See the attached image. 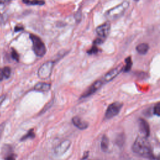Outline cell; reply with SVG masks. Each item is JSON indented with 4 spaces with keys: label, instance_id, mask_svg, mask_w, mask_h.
Returning a JSON list of instances; mask_svg holds the SVG:
<instances>
[{
    "label": "cell",
    "instance_id": "4",
    "mask_svg": "<svg viewBox=\"0 0 160 160\" xmlns=\"http://www.w3.org/2000/svg\"><path fill=\"white\" fill-rule=\"evenodd\" d=\"M55 62L52 61H48L43 64L38 71V75L40 78L45 79L50 77L54 67Z\"/></svg>",
    "mask_w": 160,
    "mask_h": 160
},
{
    "label": "cell",
    "instance_id": "13",
    "mask_svg": "<svg viewBox=\"0 0 160 160\" xmlns=\"http://www.w3.org/2000/svg\"><path fill=\"white\" fill-rule=\"evenodd\" d=\"M150 46L147 43H141L136 46V51L141 55L147 54L148 52Z\"/></svg>",
    "mask_w": 160,
    "mask_h": 160
},
{
    "label": "cell",
    "instance_id": "17",
    "mask_svg": "<svg viewBox=\"0 0 160 160\" xmlns=\"http://www.w3.org/2000/svg\"><path fill=\"white\" fill-rule=\"evenodd\" d=\"M35 137V134L34 133V130L33 129L29 130V132L27 133L26 135L23 136L22 138L21 139V141H25L29 138H34Z\"/></svg>",
    "mask_w": 160,
    "mask_h": 160
},
{
    "label": "cell",
    "instance_id": "6",
    "mask_svg": "<svg viewBox=\"0 0 160 160\" xmlns=\"http://www.w3.org/2000/svg\"><path fill=\"white\" fill-rule=\"evenodd\" d=\"M103 82L101 81V80H97V81L93 83L89 88L86 90V91L84 92V93L81 96V98H85L91 96V94L95 93L101 88V86L103 85Z\"/></svg>",
    "mask_w": 160,
    "mask_h": 160
},
{
    "label": "cell",
    "instance_id": "30",
    "mask_svg": "<svg viewBox=\"0 0 160 160\" xmlns=\"http://www.w3.org/2000/svg\"><path fill=\"white\" fill-rule=\"evenodd\" d=\"M134 1H139V0H134Z\"/></svg>",
    "mask_w": 160,
    "mask_h": 160
},
{
    "label": "cell",
    "instance_id": "29",
    "mask_svg": "<svg viewBox=\"0 0 160 160\" xmlns=\"http://www.w3.org/2000/svg\"><path fill=\"white\" fill-rule=\"evenodd\" d=\"M10 1V0H0V4H1V3H6L7 1Z\"/></svg>",
    "mask_w": 160,
    "mask_h": 160
},
{
    "label": "cell",
    "instance_id": "11",
    "mask_svg": "<svg viewBox=\"0 0 160 160\" xmlns=\"http://www.w3.org/2000/svg\"><path fill=\"white\" fill-rule=\"evenodd\" d=\"M72 122L73 124L79 129L83 130L88 127V123L82 120L81 118L78 117V116H75V117L73 118Z\"/></svg>",
    "mask_w": 160,
    "mask_h": 160
},
{
    "label": "cell",
    "instance_id": "14",
    "mask_svg": "<svg viewBox=\"0 0 160 160\" xmlns=\"http://www.w3.org/2000/svg\"><path fill=\"white\" fill-rule=\"evenodd\" d=\"M109 147V140L106 135H104L101 141V148L104 152H106Z\"/></svg>",
    "mask_w": 160,
    "mask_h": 160
},
{
    "label": "cell",
    "instance_id": "1",
    "mask_svg": "<svg viewBox=\"0 0 160 160\" xmlns=\"http://www.w3.org/2000/svg\"><path fill=\"white\" fill-rule=\"evenodd\" d=\"M132 150L135 153L143 158L150 160L155 159L150 143L147 140V138L138 137L133 145Z\"/></svg>",
    "mask_w": 160,
    "mask_h": 160
},
{
    "label": "cell",
    "instance_id": "15",
    "mask_svg": "<svg viewBox=\"0 0 160 160\" xmlns=\"http://www.w3.org/2000/svg\"><path fill=\"white\" fill-rule=\"evenodd\" d=\"M23 2L30 5H43L45 3L43 0H23Z\"/></svg>",
    "mask_w": 160,
    "mask_h": 160
},
{
    "label": "cell",
    "instance_id": "23",
    "mask_svg": "<svg viewBox=\"0 0 160 160\" xmlns=\"http://www.w3.org/2000/svg\"><path fill=\"white\" fill-rule=\"evenodd\" d=\"M4 128H5V123H4L0 124V139H1V137H2Z\"/></svg>",
    "mask_w": 160,
    "mask_h": 160
},
{
    "label": "cell",
    "instance_id": "19",
    "mask_svg": "<svg viewBox=\"0 0 160 160\" xmlns=\"http://www.w3.org/2000/svg\"><path fill=\"white\" fill-rule=\"evenodd\" d=\"M99 52V49L97 48L96 45H94V46L90 49L88 51V53L89 55H93V54H96L98 52Z\"/></svg>",
    "mask_w": 160,
    "mask_h": 160
},
{
    "label": "cell",
    "instance_id": "2",
    "mask_svg": "<svg viewBox=\"0 0 160 160\" xmlns=\"http://www.w3.org/2000/svg\"><path fill=\"white\" fill-rule=\"evenodd\" d=\"M129 3L127 1H123L114 8L108 10L105 13V18L109 21H114L120 18L128 8Z\"/></svg>",
    "mask_w": 160,
    "mask_h": 160
},
{
    "label": "cell",
    "instance_id": "18",
    "mask_svg": "<svg viewBox=\"0 0 160 160\" xmlns=\"http://www.w3.org/2000/svg\"><path fill=\"white\" fill-rule=\"evenodd\" d=\"M3 70V73L4 75V77H5L6 78H8L10 75H11V68L8 67H4L3 69H2Z\"/></svg>",
    "mask_w": 160,
    "mask_h": 160
},
{
    "label": "cell",
    "instance_id": "24",
    "mask_svg": "<svg viewBox=\"0 0 160 160\" xmlns=\"http://www.w3.org/2000/svg\"><path fill=\"white\" fill-rule=\"evenodd\" d=\"M103 41H104V40L103 39H101L100 38H96L95 40H94V44L95 45H100V44H101V43H103Z\"/></svg>",
    "mask_w": 160,
    "mask_h": 160
},
{
    "label": "cell",
    "instance_id": "20",
    "mask_svg": "<svg viewBox=\"0 0 160 160\" xmlns=\"http://www.w3.org/2000/svg\"><path fill=\"white\" fill-rule=\"evenodd\" d=\"M153 113L155 114H156L158 116H159L160 115V103H158L154 108Z\"/></svg>",
    "mask_w": 160,
    "mask_h": 160
},
{
    "label": "cell",
    "instance_id": "3",
    "mask_svg": "<svg viewBox=\"0 0 160 160\" xmlns=\"http://www.w3.org/2000/svg\"><path fill=\"white\" fill-rule=\"evenodd\" d=\"M30 38L33 43V49L35 55L38 57H43L46 54V48L45 45L38 36L31 34Z\"/></svg>",
    "mask_w": 160,
    "mask_h": 160
},
{
    "label": "cell",
    "instance_id": "28",
    "mask_svg": "<svg viewBox=\"0 0 160 160\" xmlns=\"http://www.w3.org/2000/svg\"><path fill=\"white\" fill-rule=\"evenodd\" d=\"M4 78V75L3 73L2 69H0V81H1Z\"/></svg>",
    "mask_w": 160,
    "mask_h": 160
},
{
    "label": "cell",
    "instance_id": "12",
    "mask_svg": "<svg viewBox=\"0 0 160 160\" xmlns=\"http://www.w3.org/2000/svg\"><path fill=\"white\" fill-rule=\"evenodd\" d=\"M51 84L46 83H38L34 86V90L41 91V92H46L48 91L51 89Z\"/></svg>",
    "mask_w": 160,
    "mask_h": 160
},
{
    "label": "cell",
    "instance_id": "26",
    "mask_svg": "<svg viewBox=\"0 0 160 160\" xmlns=\"http://www.w3.org/2000/svg\"><path fill=\"white\" fill-rule=\"evenodd\" d=\"M5 159L6 160H15V158H14V155H8V156H6Z\"/></svg>",
    "mask_w": 160,
    "mask_h": 160
},
{
    "label": "cell",
    "instance_id": "27",
    "mask_svg": "<svg viewBox=\"0 0 160 160\" xmlns=\"http://www.w3.org/2000/svg\"><path fill=\"white\" fill-rule=\"evenodd\" d=\"M23 30V27L21 26H16L15 27V29H14V31L17 32V31H21Z\"/></svg>",
    "mask_w": 160,
    "mask_h": 160
},
{
    "label": "cell",
    "instance_id": "25",
    "mask_svg": "<svg viewBox=\"0 0 160 160\" xmlns=\"http://www.w3.org/2000/svg\"><path fill=\"white\" fill-rule=\"evenodd\" d=\"M6 98V94H3V95L0 96V106L2 105V103L4 102V101L5 100Z\"/></svg>",
    "mask_w": 160,
    "mask_h": 160
},
{
    "label": "cell",
    "instance_id": "8",
    "mask_svg": "<svg viewBox=\"0 0 160 160\" xmlns=\"http://www.w3.org/2000/svg\"><path fill=\"white\" fill-rule=\"evenodd\" d=\"M138 126H139V130L141 135L144 138L149 137L150 135V128L148 122L143 119L140 118L138 120Z\"/></svg>",
    "mask_w": 160,
    "mask_h": 160
},
{
    "label": "cell",
    "instance_id": "7",
    "mask_svg": "<svg viewBox=\"0 0 160 160\" xmlns=\"http://www.w3.org/2000/svg\"><path fill=\"white\" fill-rule=\"evenodd\" d=\"M111 29V25L109 23H105L103 25L99 26L96 29V32L99 38L101 39H105L108 37L110 34Z\"/></svg>",
    "mask_w": 160,
    "mask_h": 160
},
{
    "label": "cell",
    "instance_id": "5",
    "mask_svg": "<svg viewBox=\"0 0 160 160\" xmlns=\"http://www.w3.org/2000/svg\"><path fill=\"white\" fill-rule=\"evenodd\" d=\"M123 107V104L120 102H114L109 105L105 113L106 119H111L118 115Z\"/></svg>",
    "mask_w": 160,
    "mask_h": 160
},
{
    "label": "cell",
    "instance_id": "22",
    "mask_svg": "<svg viewBox=\"0 0 160 160\" xmlns=\"http://www.w3.org/2000/svg\"><path fill=\"white\" fill-rule=\"evenodd\" d=\"M125 141V138L124 136H121V135H120L116 139V143H117L119 146H121V145L123 144Z\"/></svg>",
    "mask_w": 160,
    "mask_h": 160
},
{
    "label": "cell",
    "instance_id": "10",
    "mask_svg": "<svg viewBox=\"0 0 160 160\" xmlns=\"http://www.w3.org/2000/svg\"><path fill=\"white\" fill-rule=\"evenodd\" d=\"M71 145V142L69 140H65L61 143L55 149V154L56 155H61L64 154L68 149Z\"/></svg>",
    "mask_w": 160,
    "mask_h": 160
},
{
    "label": "cell",
    "instance_id": "9",
    "mask_svg": "<svg viewBox=\"0 0 160 160\" xmlns=\"http://www.w3.org/2000/svg\"><path fill=\"white\" fill-rule=\"evenodd\" d=\"M123 67H124L123 66V64H120L117 67H116L109 71L104 77L105 81L109 82L115 78L123 70Z\"/></svg>",
    "mask_w": 160,
    "mask_h": 160
},
{
    "label": "cell",
    "instance_id": "21",
    "mask_svg": "<svg viewBox=\"0 0 160 160\" xmlns=\"http://www.w3.org/2000/svg\"><path fill=\"white\" fill-rule=\"evenodd\" d=\"M11 56L13 58V59L14 60L16 61H19V55L17 53V52L16 50H14V49H12V52H11Z\"/></svg>",
    "mask_w": 160,
    "mask_h": 160
},
{
    "label": "cell",
    "instance_id": "16",
    "mask_svg": "<svg viewBox=\"0 0 160 160\" xmlns=\"http://www.w3.org/2000/svg\"><path fill=\"white\" fill-rule=\"evenodd\" d=\"M125 62H126V66L125 67H123V70L125 72L127 73L128 71H129L132 69V58L130 56L128 57L125 60Z\"/></svg>",
    "mask_w": 160,
    "mask_h": 160
}]
</instances>
